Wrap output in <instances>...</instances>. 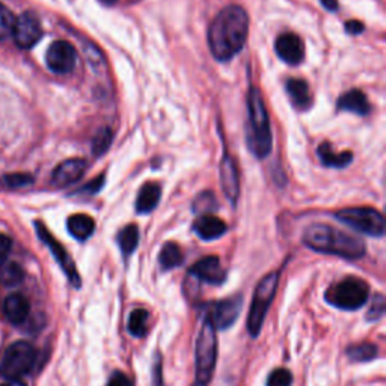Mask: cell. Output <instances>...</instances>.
<instances>
[{
	"label": "cell",
	"instance_id": "6da1fadb",
	"mask_svg": "<svg viewBox=\"0 0 386 386\" xmlns=\"http://www.w3.org/2000/svg\"><path fill=\"white\" fill-rule=\"evenodd\" d=\"M249 34V17L239 5L225 6L208 27V46L214 59L228 62L244 47Z\"/></svg>",
	"mask_w": 386,
	"mask_h": 386
},
{
	"label": "cell",
	"instance_id": "7a4b0ae2",
	"mask_svg": "<svg viewBox=\"0 0 386 386\" xmlns=\"http://www.w3.org/2000/svg\"><path fill=\"white\" fill-rule=\"evenodd\" d=\"M304 243L320 254L335 255L344 260H359L367 252L366 243L330 225L314 223L305 230Z\"/></svg>",
	"mask_w": 386,
	"mask_h": 386
},
{
	"label": "cell",
	"instance_id": "3957f363",
	"mask_svg": "<svg viewBox=\"0 0 386 386\" xmlns=\"http://www.w3.org/2000/svg\"><path fill=\"white\" fill-rule=\"evenodd\" d=\"M248 145L251 153L259 158L270 154L272 130L263 95L259 88L252 87L248 96Z\"/></svg>",
	"mask_w": 386,
	"mask_h": 386
},
{
	"label": "cell",
	"instance_id": "277c9868",
	"mask_svg": "<svg viewBox=\"0 0 386 386\" xmlns=\"http://www.w3.org/2000/svg\"><path fill=\"white\" fill-rule=\"evenodd\" d=\"M218 359L216 329L207 318H204L202 328L195 346V378L198 386H207L213 379Z\"/></svg>",
	"mask_w": 386,
	"mask_h": 386
},
{
	"label": "cell",
	"instance_id": "5b68a950",
	"mask_svg": "<svg viewBox=\"0 0 386 386\" xmlns=\"http://www.w3.org/2000/svg\"><path fill=\"white\" fill-rule=\"evenodd\" d=\"M370 287L356 276H347L344 280L330 285L325 294L326 302L342 311H356L367 304Z\"/></svg>",
	"mask_w": 386,
	"mask_h": 386
},
{
	"label": "cell",
	"instance_id": "8992f818",
	"mask_svg": "<svg viewBox=\"0 0 386 386\" xmlns=\"http://www.w3.org/2000/svg\"><path fill=\"white\" fill-rule=\"evenodd\" d=\"M278 285H280V272H270L263 278L255 288L248 316V330L252 338L260 335L267 311H269L276 296Z\"/></svg>",
	"mask_w": 386,
	"mask_h": 386
},
{
	"label": "cell",
	"instance_id": "52a82bcc",
	"mask_svg": "<svg viewBox=\"0 0 386 386\" xmlns=\"http://www.w3.org/2000/svg\"><path fill=\"white\" fill-rule=\"evenodd\" d=\"M37 361V351L27 341H17L11 344L0 361V376L11 379H21L32 370Z\"/></svg>",
	"mask_w": 386,
	"mask_h": 386
},
{
	"label": "cell",
	"instance_id": "ba28073f",
	"mask_svg": "<svg viewBox=\"0 0 386 386\" xmlns=\"http://www.w3.org/2000/svg\"><path fill=\"white\" fill-rule=\"evenodd\" d=\"M335 218L346 223L347 227L358 232L367 234L370 237H383L385 218L380 211L371 207H351L342 208L335 213Z\"/></svg>",
	"mask_w": 386,
	"mask_h": 386
},
{
	"label": "cell",
	"instance_id": "9c48e42d",
	"mask_svg": "<svg viewBox=\"0 0 386 386\" xmlns=\"http://www.w3.org/2000/svg\"><path fill=\"white\" fill-rule=\"evenodd\" d=\"M243 306V296L235 294L230 299L213 302L206 308V318L214 326L216 330H225L231 328L237 321Z\"/></svg>",
	"mask_w": 386,
	"mask_h": 386
},
{
	"label": "cell",
	"instance_id": "30bf717a",
	"mask_svg": "<svg viewBox=\"0 0 386 386\" xmlns=\"http://www.w3.org/2000/svg\"><path fill=\"white\" fill-rule=\"evenodd\" d=\"M37 231H38L39 239L49 246V249L51 251L53 256H55V260L58 261V264L62 267L63 273L67 275L71 285L74 288H80L82 287L80 275L76 269V264H74L73 259L68 255L66 248H63V246L55 237H53V235L47 231V228L41 222H37Z\"/></svg>",
	"mask_w": 386,
	"mask_h": 386
},
{
	"label": "cell",
	"instance_id": "8fae6325",
	"mask_svg": "<svg viewBox=\"0 0 386 386\" xmlns=\"http://www.w3.org/2000/svg\"><path fill=\"white\" fill-rule=\"evenodd\" d=\"M77 53L70 42L67 41H55L49 47L46 62L47 67L56 74H67L71 73L76 67Z\"/></svg>",
	"mask_w": 386,
	"mask_h": 386
},
{
	"label": "cell",
	"instance_id": "7c38bea8",
	"mask_svg": "<svg viewBox=\"0 0 386 386\" xmlns=\"http://www.w3.org/2000/svg\"><path fill=\"white\" fill-rule=\"evenodd\" d=\"M13 35L15 39V44L20 49L34 47L42 37V27L39 20L30 13L21 14L14 21Z\"/></svg>",
	"mask_w": 386,
	"mask_h": 386
},
{
	"label": "cell",
	"instance_id": "4fadbf2b",
	"mask_svg": "<svg viewBox=\"0 0 386 386\" xmlns=\"http://www.w3.org/2000/svg\"><path fill=\"white\" fill-rule=\"evenodd\" d=\"M189 275L198 281L210 285H222L227 281V270L223 269L218 256H204L190 267Z\"/></svg>",
	"mask_w": 386,
	"mask_h": 386
},
{
	"label": "cell",
	"instance_id": "5bb4252c",
	"mask_svg": "<svg viewBox=\"0 0 386 386\" xmlns=\"http://www.w3.org/2000/svg\"><path fill=\"white\" fill-rule=\"evenodd\" d=\"M219 170H220V185H222L225 197H227V199L231 201L235 206V202H237L240 197V177H239L237 165H235L234 158L228 153L223 154Z\"/></svg>",
	"mask_w": 386,
	"mask_h": 386
},
{
	"label": "cell",
	"instance_id": "9a60e30c",
	"mask_svg": "<svg viewBox=\"0 0 386 386\" xmlns=\"http://www.w3.org/2000/svg\"><path fill=\"white\" fill-rule=\"evenodd\" d=\"M276 55L288 66H299L304 61V42L296 34H282L275 42Z\"/></svg>",
	"mask_w": 386,
	"mask_h": 386
},
{
	"label": "cell",
	"instance_id": "2e32d148",
	"mask_svg": "<svg viewBox=\"0 0 386 386\" xmlns=\"http://www.w3.org/2000/svg\"><path fill=\"white\" fill-rule=\"evenodd\" d=\"M85 170H87V162L83 158H68L53 170L51 183L56 187L71 186L82 178Z\"/></svg>",
	"mask_w": 386,
	"mask_h": 386
},
{
	"label": "cell",
	"instance_id": "e0dca14e",
	"mask_svg": "<svg viewBox=\"0 0 386 386\" xmlns=\"http://www.w3.org/2000/svg\"><path fill=\"white\" fill-rule=\"evenodd\" d=\"M193 231L197 232L199 239L211 242L222 237L228 231V227L222 219L213 216V214H202L193 223Z\"/></svg>",
	"mask_w": 386,
	"mask_h": 386
},
{
	"label": "cell",
	"instance_id": "ac0fdd59",
	"mask_svg": "<svg viewBox=\"0 0 386 386\" xmlns=\"http://www.w3.org/2000/svg\"><path fill=\"white\" fill-rule=\"evenodd\" d=\"M30 313V304L26 296L20 293L9 294L4 300V314L5 318L13 325H21L27 320Z\"/></svg>",
	"mask_w": 386,
	"mask_h": 386
},
{
	"label": "cell",
	"instance_id": "d6986e66",
	"mask_svg": "<svg viewBox=\"0 0 386 386\" xmlns=\"http://www.w3.org/2000/svg\"><path fill=\"white\" fill-rule=\"evenodd\" d=\"M337 109L356 113L359 116H366L371 112V104L367 99V95L362 91L351 89L340 96L337 101Z\"/></svg>",
	"mask_w": 386,
	"mask_h": 386
},
{
	"label": "cell",
	"instance_id": "ffe728a7",
	"mask_svg": "<svg viewBox=\"0 0 386 386\" xmlns=\"http://www.w3.org/2000/svg\"><path fill=\"white\" fill-rule=\"evenodd\" d=\"M160 197H162V187L158 183H145L136 199V211L139 214L151 213L157 206Z\"/></svg>",
	"mask_w": 386,
	"mask_h": 386
},
{
	"label": "cell",
	"instance_id": "44dd1931",
	"mask_svg": "<svg viewBox=\"0 0 386 386\" xmlns=\"http://www.w3.org/2000/svg\"><path fill=\"white\" fill-rule=\"evenodd\" d=\"M67 228L74 239L85 242L94 234L95 222L91 216H88V214H73V216L68 218Z\"/></svg>",
	"mask_w": 386,
	"mask_h": 386
},
{
	"label": "cell",
	"instance_id": "7402d4cb",
	"mask_svg": "<svg viewBox=\"0 0 386 386\" xmlns=\"http://www.w3.org/2000/svg\"><path fill=\"white\" fill-rule=\"evenodd\" d=\"M287 92L293 104L299 109H306V107L311 106V101H313L308 83L304 79H290L287 82Z\"/></svg>",
	"mask_w": 386,
	"mask_h": 386
},
{
	"label": "cell",
	"instance_id": "603a6c76",
	"mask_svg": "<svg viewBox=\"0 0 386 386\" xmlns=\"http://www.w3.org/2000/svg\"><path fill=\"white\" fill-rule=\"evenodd\" d=\"M318 157L321 160V163L328 168H346L353 160V154L350 151H342L340 154H335L330 142H323L318 147Z\"/></svg>",
	"mask_w": 386,
	"mask_h": 386
},
{
	"label": "cell",
	"instance_id": "cb8c5ba5",
	"mask_svg": "<svg viewBox=\"0 0 386 386\" xmlns=\"http://www.w3.org/2000/svg\"><path fill=\"white\" fill-rule=\"evenodd\" d=\"M183 260H185L183 252H181L180 246L175 242L165 243L162 251H160V255H158L160 267H162V270H165V272L177 269V267L183 264Z\"/></svg>",
	"mask_w": 386,
	"mask_h": 386
},
{
	"label": "cell",
	"instance_id": "d4e9b609",
	"mask_svg": "<svg viewBox=\"0 0 386 386\" xmlns=\"http://www.w3.org/2000/svg\"><path fill=\"white\" fill-rule=\"evenodd\" d=\"M118 244H120V249L125 259L130 256L139 244V228L137 225L130 223L124 227L120 234H118Z\"/></svg>",
	"mask_w": 386,
	"mask_h": 386
},
{
	"label": "cell",
	"instance_id": "484cf974",
	"mask_svg": "<svg viewBox=\"0 0 386 386\" xmlns=\"http://www.w3.org/2000/svg\"><path fill=\"white\" fill-rule=\"evenodd\" d=\"M25 270L15 261H5L0 264V284L5 287H15L23 282Z\"/></svg>",
	"mask_w": 386,
	"mask_h": 386
},
{
	"label": "cell",
	"instance_id": "4316f807",
	"mask_svg": "<svg viewBox=\"0 0 386 386\" xmlns=\"http://www.w3.org/2000/svg\"><path fill=\"white\" fill-rule=\"evenodd\" d=\"M148 321H149V313L144 308L133 309L130 317H128V332L135 338H144L148 334Z\"/></svg>",
	"mask_w": 386,
	"mask_h": 386
},
{
	"label": "cell",
	"instance_id": "83f0119b",
	"mask_svg": "<svg viewBox=\"0 0 386 386\" xmlns=\"http://www.w3.org/2000/svg\"><path fill=\"white\" fill-rule=\"evenodd\" d=\"M378 355V346L371 344V342H359V344L350 346L347 349V356L353 362H370L373 359H376Z\"/></svg>",
	"mask_w": 386,
	"mask_h": 386
},
{
	"label": "cell",
	"instance_id": "f1b7e54d",
	"mask_svg": "<svg viewBox=\"0 0 386 386\" xmlns=\"http://www.w3.org/2000/svg\"><path fill=\"white\" fill-rule=\"evenodd\" d=\"M113 142V132L109 127L100 128L92 139V153L94 156H103Z\"/></svg>",
	"mask_w": 386,
	"mask_h": 386
},
{
	"label": "cell",
	"instance_id": "f546056e",
	"mask_svg": "<svg viewBox=\"0 0 386 386\" xmlns=\"http://www.w3.org/2000/svg\"><path fill=\"white\" fill-rule=\"evenodd\" d=\"M292 383H293L292 371L287 368H276L269 374L266 386H292Z\"/></svg>",
	"mask_w": 386,
	"mask_h": 386
},
{
	"label": "cell",
	"instance_id": "4dcf8cb0",
	"mask_svg": "<svg viewBox=\"0 0 386 386\" xmlns=\"http://www.w3.org/2000/svg\"><path fill=\"white\" fill-rule=\"evenodd\" d=\"M14 21L15 18L13 14H11V11L0 4V39H4L8 35L13 34Z\"/></svg>",
	"mask_w": 386,
	"mask_h": 386
},
{
	"label": "cell",
	"instance_id": "1f68e13d",
	"mask_svg": "<svg viewBox=\"0 0 386 386\" xmlns=\"http://www.w3.org/2000/svg\"><path fill=\"white\" fill-rule=\"evenodd\" d=\"M195 211L208 214V211L216 208V198L211 192H204L195 199V206H193Z\"/></svg>",
	"mask_w": 386,
	"mask_h": 386
},
{
	"label": "cell",
	"instance_id": "d6a6232c",
	"mask_svg": "<svg viewBox=\"0 0 386 386\" xmlns=\"http://www.w3.org/2000/svg\"><path fill=\"white\" fill-rule=\"evenodd\" d=\"M32 181H34V178H32L29 174H11L5 177L4 183L11 189H21L25 186H29Z\"/></svg>",
	"mask_w": 386,
	"mask_h": 386
},
{
	"label": "cell",
	"instance_id": "836d02e7",
	"mask_svg": "<svg viewBox=\"0 0 386 386\" xmlns=\"http://www.w3.org/2000/svg\"><path fill=\"white\" fill-rule=\"evenodd\" d=\"M385 313V297L382 294H376L373 299L371 308L367 314V320L368 321H378L379 318H382Z\"/></svg>",
	"mask_w": 386,
	"mask_h": 386
},
{
	"label": "cell",
	"instance_id": "e575fe53",
	"mask_svg": "<svg viewBox=\"0 0 386 386\" xmlns=\"http://www.w3.org/2000/svg\"><path fill=\"white\" fill-rule=\"evenodd\" d=\"M106 386H133L132 379L123 371H113L111 379L107 380Z\"/></svg>",
	"mask_w": 386,
	"mask_h": 386
},
{
	"label": "cell",
	"instance_id": "d590c367",
	"mask_svg": "<svg viewBox=\"0 0 386 386\" xmlns=\"http://www.w3.org/2000/svg\"><path fill=\"white\" fill-rule=\"evenodd\" d=\"M162 379V356H160V353H157L153 366V386H163Z\"/></svg>",
	"mask_w": 386,
	"mask_h": 386
},
{
	"label": "cell",
	"instance_id": "8d00e7d4",
	"mask_svg": "<svg viewBox=\"0 0 386 386\" xmlns=\"http://www.w3.org/2000/svg\"><path fill=\"white\" fill-rule=\"evenodd\" d=\"M104 185V177H99V178H95L92 180L91 183H88L87 186H83V189L80 190V193H85V195H95L96 192H100V189L103 187Z\"/></svg>",
	"mask_w": 386,
	"mask_h": 386
},
{
	"label": "cell",
	"instance_id": "74e56055",
	"mask_svg": "<svg viewBox=\"0 0 386 386\" xmlns=\"http://www.w3.org/2000/svg\"><path fill=\"white\" fill-rule=\"evenodd\" d=\"M11 248H13V242L8 237V235L0 232V260H5Z\"/></svg>",
	"mask_w": 386,
	"mask_h": 386
},
{
	"label": "cell",
	"instance_id": "f35d334b",
	"mask_svg": "<svg viewBox=\"0 0 386 386\" xmlns=\"http://www.w3.org/2000/svg\"><path fill=\"white\" fill-rule=\"evenodd\" d=\"M346 30H347V34L358 35V34H362V32H363V25L358 20H350L346 23Z\"/></svg>",
	"mask_w": 386,
	"mask_h": 386
},
{
	"label": "cell",
	"instance_id": "ab89813d",
	"mask_svg": "<svg viewBox=\"0 0 386 386\" xmlns=\"http://www.w3.org/2000/svg\"><path fill=\"white\" fill-rule=\"evenodd\" d=\"M321 5H323L328 11H337L338 0H321Z\"/></svg>",
	"mask_w": 386,
	"mask_h": 386
},
{
	"label": "cell",
	"instance_id": "60d3db41",
	"mask_svg": "<svg viewBox=\"0 0 386 386\" xmlns=\"http://www.w3.org/2000/svg\"><path fill=\"white\" fill-rule=\"evenodd\" d=\"M0 386H27L25 382H21L20 379H11V380H6L5 383H2Z\"/></svg>",
	"mask_w": 386,
	"mask_h": 386
},
{
	"label": "cell",
	"instance_id": "b9f144b4",
	"mask_svg": "<svg viewBox=\"0 0 386 386\" xmlns=\"http://www.w3.org/2000/svg\"><path fill=\"white\" fill-rule=\"evenodd\" d=\"M100 2L104 4V5H113V4L118 2V0H100Z\"/></svg>",
	"mask_w": 386,
	"mask_h": 386
},
{
	"label": "cell",
	"instance_id": "7bdbcfd3",
	"mask_svg": "<svg viewBox=\"0 0 386 386\" xmlns=\"http://www.w3.org/2000/svg\"><path fill=\"white\" fill-rule=\"evenodd\" d=\"M195 386H198V385H195Z\"/></svg>",
	"mask_w": 386,
	"mask_h": 386
}]
</instances>
